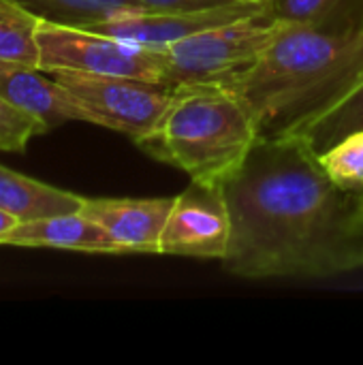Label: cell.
Here are the masks:
<instances>
[{"label":"cell","instance_id":"cell-1","mask_svg":"<svg viewBox=\"0 0 363 365\" xmlns=\"http://www.w3.org/2000/svg\"><path fill=\"white\" fill-rule=\"evenodd\" d=\"M242 278H327L363 267L362 192L340 188L297 135L259 139L223 184Z\"/></svg>","mask_w":363,"mask_h":365},{"label":"cell","instance_id":"cell-2","mask_svg":"<svg viewBox=\"0 0 363 365\" xmlns=\"http://www.w3.org/2000/svg\"><path fill=\"white\" fill-rule=\"evenodd\" d=\"M363 77V13L347 24H287L246 68L216 81L248 107L259 139L295 133Z\"/></svg>","mask_w":363,"mask_h":365},{"label":"cell","instance_id":"cell-3","mask_svg":"<svg viewBox=\"0 0 363 365\" xmlns=\"http://www.w3.org/2000/svg\"><path fill=\"white\" fill-rule=\"evenodd\" d=\"M257 141V124L244 101L216 81L178 86L163 118L135 139L152 158L203 184H225Z\"/></svg>","mask_w":363,"mask_h":365},{"label":"cell","instance_id":"cell-4","mask_svg":"<svg viewBox=\"0 0 363 365\" xmlns=\"http://www.w3.org/2000/svg\"><path fill=\"white\" fill-rule=\"evenodd\" d=\"M285 26L265 6L255 15L195 32L163 51L165 83L178 88L220 81L252 64Z\"/></svg>","mask_w":363,"mask_h":365},{"label":"cell","instance_id":"cell-5","mask_svg":"<svg viewBox=\"0 0 363 365\" xmlns=\"http://www.w3.org/2000/svg\"><path fill=\"white\" fill-rule=\"evenodd\" d=\"M39 68L77 71L165 83V53L88 28L43 19L36 28Z\"/></svg>","mask_w":363,"mask_h":365},{"label":"cell","instance_id":"cell-6","mask_svg":"<svg viewBox=\"0 0 363 365\" xmlns=\"http://www.w3.org/2000/svg\"><path fill=\"white\" fill-rule=\"evenodd\" d=\"M77 101L90 124L139 139L154 128L173 101L175 88L116 75L77 71L49 73Z\"/></svg>","mask_w":363,"mask_h":365},{"label":"cell","instance_id":"cell-7","mask_svg":"<svg viewBox=\"0 0 363 365\" xmlns=\"http://www.w3.org/2000/svg\"><path fill=\"white\" fill-rule=\"evenodd\" d=\"M231 240V214L223 184L193 182L175 197L160 237V255L223 261Z\"/></svg>","mask_w":363,"mask_h":365},{"label":"cell","instance_id":"cell-8","mask_svg":"<svg viewBox=\"0 0 363 365\" xmlns=\"http://www.w3.org/2000/svg\"><path fill=\"white\" fill-rule=\"evenodd\" d=\"M263 9H265V0H237L203 11H180V13L139 11V13H126L92 24L88 26V30L109 34L154 51H165L169 45L195 32L255 15Z\"/></svg>","mask_w":363,"mask_h":365},{"label":"cell","instance_id":"cell-9","mask_svg":"<svg viewBox=\"0 0 363 365\" xmlns=\"http://www.w3.org/2000/svg\"><path fill=\"white\" fill-rule=\"evenodd\" d=\"M175 197L86 199L81 214L98 222L120 252L160 255V237Z\"/></svg>","mask_w":363,"mask_h":365},{"label":"cell","instance_id":"cell-10","mask_svg":"<svg viewBox=\"0 0 363 365\" xmlns=\"http://www.w3.org/2000/svg\"><path fill=\"white\" fill-rule=\"evenodd\" d=\"M0 96L39 118L47 130L68 120L88 122L77 101L53 77L47 79L45 71L30 64L0 60Z\"/></svg>","mask_w":363,"mask_h":365},{"label":"cell","instance_id":"cell-11","mask_svg":"<svg viewBox=\"0 0 363 365\" xmlns=\"http://www.w3.org/2000/svg\"><path fill=\"white\" fill-rule=\"evenodd\" d=\"M0 246L120 255L113 237L98 222L83 216L81 212L19 222L15 229L0 237Z\"/></svg>","mask_w":363,"mask_h":365},{"label":"cell","instance_id":"cell-12","mask_svg":"<svg viewBox=\"0 0 363 365\" xmlns=\"http://www.w3.org/2000/svg\"><path fill=\"white\" fill-rule=\"evenodd\" d=\"M86 197L21 175L0 165V210L19 222L81 212Z\"/></svg>","mask_w":363,"mask_h":365},{"label":"cell","instance_id":"cell-13","mask_svg":"<svg viewBox=\"0 0 363 365\" xmlns=\"http://www.w3.org/2000/svg\"><path fill=\"white\" fill-rule=\"evenodd\" d=\"M363 130V77L334 105L302 124L295 133L319 156L351 133Z\"/></svg>","mask_w":363,"mask_h":365},{"label":"cell","instance_id":"cell-14","mask_svg":"<svg viewBox=\"0 0 363 365\" xmlns=\"http://www.w3.org/2000/svg\"><path fill=\"white\" fill-rule=\"evenodd\" d=\"M43 19L88 28L92 24L145 11L139 0H19Z\"/></svg>","mask_w":363,"mask_h":365},{"label":"cell","instance_id":"cell-15","mask_svg":"<svg viewBox=\"0 0 363 365\" xmlns=\"http://www.w3.org/2000/svg\"><path fill=\"white\" fill-rule=\"evenodd\" d=\"M41 15L19 0H0V60H13L39 68V28Z\"/></svg>","mask_w":363,"mask_h":365},{"label":"cell","instance_id":"cell-16","mask_svg":"<svg viewBox=\"0 0 363 365\" xmlns=\"http://www.w3.org/2000/svg\"><path fill=\"white\" fill-rule=\"evenodd\" d=\"M325 173L344 190H363V130L351 133L319 154Z\"/></svg>","mask_w":363,"mask_h":365},{"label":"cell","instance_id":"cell-17","mask_svg":"<svg viewBox=\"0 0 363 365\" xmlns=\"http://www.w3.org/2000/svg\"><path fill=\"white\" fill-rule=\"evenodd\" d=\"M47 133L45 124L0 96V152H24L28 141Z\"/></svg>","mask_w":363,"mask_h":365},{"label":"cell","instance_id":"cell-18","mask_svg":"<svg viewBox=\"0 0 363 365\" xmlns=\"http://www.w3.org/2000/svg\"><path fill=\"white\" fill-rule=\"evenodd\" d=\"M344 0H265L267 11L282 24H327L336 19Z\"/></svg>","mask_w":363,"mask_h":365},{"label":"cell","instance_id":"cell-19","mask_svg":"<svg viewBox=\"0 0 363 365\" xmlns=\"http://www.w3.org/2000/svg\"><path fill=\"white\" fill-rule=\"evenodd\" d=\"M145 11L154 13H180V11H203L237 0H139Z\"/></svg>","mask_w":363,"mask_h":365},{"label":"cell","instance_id":"cell-20","mask_svg":"<svg viewBox=\"0 0 363 365\" xmlns=\"http://www.w3.org/2000/svg\"><path fill=\"white\" fill-rule=\"evenodd\" d=\"M17 225H19V220H17L15 216H11L9 212L0 210V237H2L4 233H9L11 229H15Z\"/></svg>","mask_w":363,"mask_h":365},{"label":"cell","instance_id":"cell-21","mask_svg":"<svg viewBox=\"0 0 363 365\" xmlns=\"http://www.w3.org/2000/svg\"><path fill=\"white\" fill-rule=\"evenodd\" d=\"M362 203H363V190H362Z\"/></svg>","mask_w":363,"mask_h":365}]
</instances>
